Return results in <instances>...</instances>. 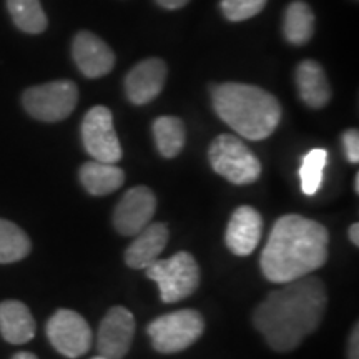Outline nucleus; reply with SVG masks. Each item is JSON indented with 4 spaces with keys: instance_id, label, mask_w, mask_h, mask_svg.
I'll list each match as a JSON object with an SVG mask.
<instances>
[{
    "instance_id": "f257e3e1",
    "label": "nucleus",
    "mask_w": 359,
    "mask_h": 359,
    "mask_svg": "<svg viewBox=\"0 0 359 359\" xmlns=\"http://www.w3.org/2000/svg\"><path fill=\"white\" fill-rule=\"evenodd\" d=\"M326 306L325 283L308 275L271 291L255 309L253 325L273 351L290 353L316 331Z\"/></svg>"
},
{
    "instance_id": "f03ea898",
    "label": "nucleus",
    "mask_w": 359,
    "mask_h": 359,
    "mask_svg": "<svg viewBox=\"0 0 359 359\" xmlns=\"http://www.w3.org/2000/svg\"><path fill=\"white\" fill-rule=\"evenodd\" d=\"M330 233L321 223L302 215H283L273 224L259 266L271 283L299 280L327 262Z\"/></svg>"
},
{
    "instance_id": "7ed1b4c3",
    "label": "nucleus",
    "mask_w": 359,
    "mask_h": 359,
    "mask_svg": "<svg viewBox=\"0 0 359 359\" xmlns=\"http://www.w3.org/2000/svg\"><path fill=\"white\" fill-rule=\"evenodd\" d=\"M217 115L246 140H264L281 120L278 98L257 85L226 82L212 87Z\"/></svg>"
},
{
    "instance_id": "20e7f679",
    "label": "nucleus",
    "mask_w": 359,
    "mask_h": 359,
    "mask_svg": "<svg viewBox=\"0 0 359 359\" xmlns=\"http://www.w3.org/2000/svg\"><path fill=\"white\" fill-rule=\"evenodd\" d=\"M205 331V320L196 309L161 314L147 327L151 346L161 354L182 353L196 343Z\"/></svg>"
},
{
    "instance_id": "39448f33",
    "label": "nucleus",
    "mask_w": 359,
    "mask_h": 359,
    "mask_svg": "<svg viewBox=\"0 0 359 359\" xmlns=\"http://www.w3.org/2000/svg\"><path fill=\"white\" fill-rule=\"evenodd\" d=\"M212 168L233 185H251L262 175L258 156L235 135H218L208 150Z\"/></svg>"
},
{
    "instance_id": "423d86ee",
    "label": "nucleus",
    "mask_w": 359,
    "mask_h": 359,
    "mask_svg": "<svg viewBox=\"0 0 359 359\" xmlns=\"http://www.w3.org/2000/svg\"><path fill=\"white\" fill-rule=\"evenodd\" d=\"M145 271L158 285L163 303H178L191 296L201 280L198 263L187 251H180L167 259L158 258Z\"/></svg>"
},
{
    "instance_id": "0eeeda50",
    "label": "nucleus",
    "mask_w": 359,
    "mask_h": 359,
    "mask_svg": "<svg viewBox=\"0 0 359 359\" xmlns=\"http://www.w3.org/2000/svg\"><path fill=\"white\" fill-rule=\"evenodd\" d=\"M79 102V88L70 80H55L27 88L22 95L24 109L40 122H62L70 116Z\"/></svg>"
},
{
    "instance_id": "6e6552de",
    "label": "nucleus",
    "mask_w": 359,
    "mask_h": 359,
    "mask_svg": "<svg viewBox=\"0 0 359 359\" xmlns=\"http://www.w3.org/2000/svg\"><path fill=\"white\" fill-rule=\"evenodd\" d=\"M50 344L65 358L83 356L92 348V330L82 314L74 309H58L45 326Z\"/></svg>"
},
{
    "instance_id": "1a4fd4ad",
    "label": "nucleus",
    "mask_w": 359,
    "mask_h": 359,
    "mask_svg": "<svg viewBox=\"0 0 359 359\" xmlns=\"http://www.w3.org/2000/svg\"><path fill=\"white\" fill-rule=\"evenodd\" d=\"M82 142L93 160L103 163H116L122 160V145L116 137L114 116L107 107H93L83 116Z\"/></svg>"
},
{
    "instance_id": "9d476101",
    "label": "nucleus",
    "mask_w": 359,
    "mask_h": 359,
    "mask_svg": "<svg viewBox=\"0 0 359 359\" xmlns=\"http://www.w3.org/2000/svg\"><path fill=\"white\" fill-rule=\"evenodd\" d=\"M135 318L123 306H114L107 311L98 326L97 349L107 359H123L135 338Z\"/></svg>"
},
{
    "instance_id": "9b49d317",
    "label": "nucleus",
    "mask_w": 359,
    "mask_h": 359,
    "mask_svg": "<svg viewBox=\"0 0 359 359\" xmlns=\"http://www.w3.org/2000/svg\"><path fill=\"white\" fill-rule=\"evenodd\" d=\"M156 212V196L148 187H133L127 190L114 212L115 230L123 236L140 233Z\"/></svg>"
},
{
    "instance_id": "f8f14e48",
    "label": "nucleus",
    "mask_w": 359,
    "mask_h": 359,
    "mask_svg": "<svg viewBox=\"0 0 359 359\" xmlns=\"http://www.w3.org/2000/svg\"><path fill=\"white\" fill-rule=\"evenodd\" d=\"M75 64L87 79H100L110 74L115 65V53L100 37L92 32H79L72 42Z\"/></svg>"
},
{
    "instance_id": "ddd939ff",
    "label": "nucleus",
    "mask_w": 359,
    "mask_h": 359,
    "mask_svg": "<svg viewBox=\"0 0 359 359\" xmlns=\"http://www.w3.org/2000/svg\"><path fill=\"white\" fill-rule=\"evenodd\" d=\"M167 80V65L160 58H147L125 77V93L133 105H147L155 100Z\"/></svg>"
},
{
    "instance_id": "4468645a",
    "label": "nucleus",
    "mask_w": 359,
    "mask_h": 359,
    "mask_svg": "<svg viewBox=\"0 0 359 359\" xmlns=\"http://www.w3.org/2000/svg\"><path fill=\"white\" fill-rule=\"evenodd\" d=\"M263 233V218L257 208L253 206H238L233 212L230 223H228L226 246L236 257H248L257 250L262 240Z\"/></svg>"
},
{
    "instance_id": "2eb2a0df",
    "label": "nucleus",
    "mask_w": 359,
    "mask_h": 359,
    "mask_svg": "<svg viewBox=\"0 0 359 359\" xmlns=\"http://www.w3.org/2000/svg\"><path fill=\"white\" fill-rule=\"evenodd\" d=\"M125 251V263L132 269H147L160 258L168 243V228L165 223H150Z\"/></svg>"
},
{
    "instance_id": "dca6fc26",
    "label": "nucleus",
    "mask_w": 359,
    "mask_h": 359,
    "mask_svg": "<svg viewBox=\"0 0 359 359\" xmlns=\"http://www.w3.org/2000/svg\"><path fill=\"white\" fill-rule=\"evenodd\" d=\"M296 87L302 100L314 110L326 107L333 95L325 70L314 60H303L296 67Z\"/></svg>"
},
{
    "instance_id": "f3484780",
    "label": "nucleus",
    "mask_w": 359,
    "mask_h": 359,
    "mask_svg": "<svg viewBox=\"0 0 359 359\" xmlns=\"http://www.w3.org/2000/svg\"><path fill=\"white\" fill-rule=\"evenodd\" d=\"M0 334L11 344H25L35 336V320L30 309L17 299L0 303Z\"/></svg>"
},
{
    "instance_id": "a211bd4d",
    "label": "nucleus",
    "mask_w": 359,
    "mask_h": 359,
    "mask_svg": "<svg viewBox=\"0 0 359 359\" xmlns=\"http://www.w3.org/2000/svg\"><path fill=\"white\" fill-rule=\"evenodd\" d=\"M80 182L90 195L103 196L118 190L125 182V173L115 163L87 161L80 167Z\"/></svg>"
},
{
    "instance_id": "6ab92c4d",
    "label": "nucleus",
    "mask_w": 359,
    "mask_h": 359,
    "mask_svg": "<svg viewBox=\"0 0 359 359\" xmlns=\"http://www.w3.org/2000/svg\"><path fill=\"white\" fill-rule=\"evenodd\" d=\"M314 13L311 7L303 0L291 2L285 12L283 20V34L285 39L293 45H304L313 37Z\"/></svg>"
},
{
    "instance_id": "aec40b11",
    "label": "nucleus",
    "mask_w": 359,
    "mask_h": 359,
    "mask_svg": "<svg viewBox=\"0 0 359 359\" xmlns=\"http://www.w3.org/2000/svg\"><path fill=\"white\" fill-rule=\"evenodd\" d=\"M154 137L160 155L175 158L183 150L187 140L185 125L177 116H158L154 122Z\"/></svg>"
},
{
    "instance_id": "412c9836",
    "label": "nucleus",
    "mask_w": 359,
    "mask_h": 359,
    "mask_svg": "<svg viewBox=\"0 0 359 359\" xmlns=\"http://www.w3.org/2000/svg\"><path fill=\"white\" fill-rule=\"evenodd\" d=\"M32 241L27 233L8 219L0 218V264L15 263L29 257Z\"/></svg>"
},
{
    "instance_id": "4be33fe9",
    "label": "nucleus",
    "mask_w": 359,
    "mask_h": 359,
    "mask_svg": "<svg viewBox=\"0 0 359 359\" xmlns=\"http://www.w3.org/2000/svg\"><path fill=\"white\" fill-rule=\"evenodd\" d=\"M7 8L17 29L27 34H42L47 29L45 15L40 0H7Z\"/></svg>"
},
{
    "instance_id": "5701e85b",
    "label": "nucleus",
    "mask_w": 359,
    "mask_h": 359,
    "mask_svg": "<svg viewBox=\"0 0 359 359\" xmlns=\"http://www.w3.org/2000/svg\"><path fill=\"white\" fill-rule=\"evenodd\" d=\"M327 150L325 148H313L303 156L302 167L298 170L299 183L304 195L313 196L320 191L323 185V173L327 165Z\"/></svg>"
},
{
    "instance_id": "b1692460",
    "label": "nucleus",
    "mask_w": 359,
    "mask_h": 359,
    "mask_svg": "<svg viewBox=\"0 0 359 359\" xmlns=\"http://www.w3.org/2000/svg\"><path fill=\"white\" fill-rule=\"evenodd\" d=\"M268 0H222V11L228 20L241 22L263 11Z\"/></svg>"
},
{
    "instance_id": "393cba45",
    "label": "nucleus",
    "mask_w": 359,
    "mask_h": 359,
    "mask_svg": "<svg viewBox=\"0 0 359 359\" xmlns=\"http://www.w3.org/2000/svg\"><path fill=\"white\" fill-rule=\"evenodd\" d=\"M343 145L349 163L356 165L359 161V133L356 128H349L343 133Z\"/></svg>"
},
{
    "instance_id": "a878e982",
    "label": "nucleus",
    "mask_w": 359,
    "mask_h": 359,
    "mask_svg": "<svg viewBox=\"0 0 359 359\" xmlns=\"http://www.w3.org/2000/svg\"><path fill=\"white\" fill-rule=\"evenodd\" d=\"M348 359H359V326L354 325L348 343Z\"/></svg>"
},
{
    "instance_id": "bb28decb",
    "label": "nucleus",
    "mask_w": 359,
    "mask_h": 359,
    "mask_svg": "<svg viewBox=\"0 0 359 359\" xmlns=\"http://www.w3.org/2000/svg\"><path fill=\"white\" fill-rule=\"evenodd\" d=\"M190 0H156V4L163 8H168V11H175V8L185 7Z\"/></svg>"
},
{
    "instance_id": "cd10ccee",
    "label": "nucleus",
    "mask_w": 359,
    "mask_h": 359,
    "mask_svg": "<svg viewBox=\"0 0 359 359\" xmlns=\"http://www.w3.org/2000/svg\"><path fill=\"white\" fill-rule=\"evenodd\" d=\"M348 236L354 246H359V224L353 223L348 230Z\"/></svg>"
},
{
    "instance_id": "c85d7f7f",
    "label": "nucleus",
    "mask_w": 359,
    "mask_h": 359,
    "mask_svg": "<svg viewBox=\"0 0 359 359\" xmlns=\"http://www.w3.org/2000/svg\"><path fill=\"white\" fill-rule=\"evenodd\" d=\"M12 359H39V358L35 356L34 353H29V351H20V353L13 354Z\"/></svg>"
},
{
    "instance_id": "c756f323",
    "label": "nucleus",
    "mask_w": 359,
    "mask_h": 359,
    "mask_svg": "<svg viewBox=\"0 0 359 359\" xmlns=\"http://www.w3.org/2000/svg\"><path fill=\"white\" fill-rule=\"evenodd\" d=\"M354 191L359 193V173H356V177H354Z\"/></svg>"
},
{
    "instance_id": "7c9ffc66",
    "label": "nucleus",
    "mask_w": 359,
    "mask_h": 359,
    "mask_svg": "<svg viewBox=\"0 0 359 359\" xmlns=\"http://www.w3.org/2000/svg\"><path fill=\"white\" fill-rule=\"evenodd\" d=\"M92 359H107V358H103V356H100V354H98V356H95V358H92Z\"/></svg>"
}]
</instances>
